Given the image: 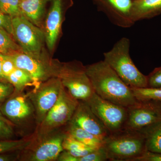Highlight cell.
Returning <instances> with one entry per match:
<instances>
[{
	"instance_id": "5b68a950",
	"label": "cell",
	"mask_w": 161,
	"mask_h": 161,
	"mask_svg": "<svg viewBox=\"0 0 161 161\" xmlns=\"http://www.w3.org/2000/svg\"><path fill=\"white\" fill-rule=\"evenodd\" d=\"M79 101L74 98L62 86L59 98L43 121L36 127V139L43 138L66 126L71 120Z\"/></svg>"
},
{
	"instance_id": "d4e9b609",
	"label": "cell",
	"mask_w": 161,
	"mask_h": 161,
	"mask_svg": "<svg viewBox=\"0 0 161 161\" xmlns=\"http://www.w3.org/2000/svg\"><path fill=\"white\" fill-rule=\"evenodd\" d=\"M21 0H0V10L12 18L21 15Z\"/></svg>"
},
{
	"instance_id": "7c38bea8",
	"label": "cell",
	"mask_w": 161,
	"mask_h": 161,
	"mask_svg": "<svg viewBox=\"0 0 161 161\" xmlns=\"http://www.w3.org/2000/svg\"><path fill=\"white\" fill-rule=\"evenodd\" d=\"M161 120L160 104L139 102L127 108L125 128L141 131Z\"/></svg>"
},
{
	"instance_id": "f546056e",
	"label": "cell",
	"mask_w": 161,
	"mask_h": 161,
	"mask_svg": "<svg viewBox=\"0 0 161 161\" xmlns=\"http://www.w3.org/2000/svg\"><path fill=\"white\" fill-rule=\"evenodd\" d=\"M16 68V67L9 55H4L2 62V71L3 77L6 80V78Z\"/></svg>"
},
{
	"instance_id": "ba28073f",
	"label": "cell",
	"mask_w": 161,
	"mask_h": 161,
	"mask_svg": "<svg viewBox=\"0 0 161 161\" xmlns=\"http://www.w3.org/2000/svg\"><path fill=\"white\" fill-rule=\"evenodd\" d=\"M85 102L111 133L125 128L127 108L101 98L96 93Z\"/></svg>"
},
{
	"instance_id": "cb8c5ba5",
	"label": "cell",
	"mask_w": 161,
	"mask_h": 161,
	"mask_svg": "<svg viewBox=\"0 0 161 161\" xmlns=\"http://www.w3.org/2000/svg\"><path fill=\"white\" fill-rule=\"evenodd\" d=\"M22 49L10 34L0 28V54L11 55Z\"/></svg>"
},
{
	"instance_id": "f1b7e54d",
	"label": "cell",
	"mask_w": 161,
	"mask_h": 161,
	"mask_svg": "<svg viewBox=\"0 0 161 161\" xmlns=\"http://www.w3.org/2000/svg\"><path fill=\"white\" fill-rule=\"evenodd\" d=\"M147 77V87H161V66L156 68Z\"/></svg>"
},
{
	"instance_id": "8d00e7d4",
	"label": "cell",
	"mask_w": 161,
	"mask_h": 161,
	"mask_svg": "<svg viewBox=\"0 0 161 161\" xmlns=\"http://www.w3.org/2000/svg\"></svg>"
},
{
	"instance_id": "8fae6325",
	"label": "cell",
	"mask_w": 161,
	"mask_h": 161,
	"mask_svg": "<svg viewBox=\"0 0 161 161\" xmlns=\"http://www.w3.org/2000/svg\"><path fill=\"white\" fill-rule=\"evenodd\" d=\"M24 91H14L0 107V111L14 125L24 126L33 119L36 120V115L28 93Z\"/></svg>"
},
{
	"instance_id": "836d02e7",
	"label": "cell",
	"mask_w": 161,
	"mask_h": 161,
	"mask_svg": "<svg viewBox=\"0 0 161 161\" xmlns=\"http://www.w3.org/2000/svg\"><path fill=\"white\" fill-rule=\"evenodd\" d=\"M4 55L0 54V80H6L3 77L2 71V62L3 58H4ZM7 81V80H6Z\"/></svg>"
},
{
	"instance_id": "1f68e13d",
	"label": "cell",
	"mask_w": 161,
	"mask_h": 161,
	"mask_svg": "<svg viewBox=\"0 0 161 161\" xmlns=\"http://www.w3.org/2000/svg\"><path fill=\"white\" fill-rule=\"evenodd\" d=\"M134 161H161V153L147 151Z\"/></svg>"
},
{
	"instance_id": "ac0fdd59",
	"label": "cell",
	"mask_w": 161,
	"mask_h": 161,
	"mask_svg": "<svg viewBox=\"0 0 161 161\" xmlns=\"http://www.w3.org/2000/svg\"><path fill=\"white\" fill-rule=\"evenodd\" d=\"M66 126L65 131L67 134L87 146L96 148L103 146V140L84 130L71 121Z\"/></svg>"
},
{
	"instance_id": "9c48e42d",
	"label": "cell",
	"mask_w": 161,
	"mask_h": 161,
	"mask_svg": "<svg viewBox=\"0 0 161 161\" xmlns=\"http://www.w3.org/2000/svg\"><path fill=\"white\" fill-rule=\"evenodd\" d=\"M62 86L59 78L53 77L28 92L29 98L35 109L36 126L43 121L57 102Z\"/></svg>"
},
{
	"instance_id": "9a60e30c",
	"label": "cell",
	"mask_w": 161,
	"mask_h": 161,
	"mask_svg": "<svg viewBox=\"0 0 161 161\" xmlns=\"http://www.w3.org/2000/svg\"><path fill=\"white\" fill-rule=\"evenodd\" d=\"M62 0H53L45 20L44 31L45 42L49 52L53 51L61 29L63 18Z\"/></svg>"
},
{
	"instance_id": "4dcf8cb0",
	"label": "cell",
	"mask_w": 161,
	"mask_h": 161,
	"mask_svg": "<svg viewBox=\"0 0 161 161\" xmlns=\"http://www.w3.org/2000/svg\"><path fill=\"white\" fill-rule=\"evenodd\" d=\"M12 19L11 16L5 14L0 10V28L6 31L13 36V30Z\"/></svg>"
},
{
	"instance_id": "6da1fadb",
	"label": "cell",
	"mask_w": 161,
	"mask_h": 161,
	"mask_svg": "<svg viewBox=\"0 0 161 161\" xmlns=\"http://www.w3.org/2000/svg\"><path fill=\"white\" fill-rule=\"evenodd\" d=\"M85 66L94 92L101 98L126 108L138 103L131 88L103 60Z\"/></svg>"
},
{
	"instance_id": "83f0119b",
	"label": "cell",
	"mask_w": 161,
	"mask_h": 161,
	"mask_svg": "<svg viewBox=\"0 0 161 161\" xmlns=\"http://www.w3.org/2000/svg\"><path fill=\"white\" fill-rule=\"evenodd\" d=\"M13 86L6 80H0V107L14 92Z\"/></svg>"
},
{
	"instance_id": "7a4b0ae2",
	"label": "cell",
	"mask_w": 161,
	"mask_h": 161,
	"mask_svg": "<svg viewBox=\"0 0 161 161\" xmlns=\"http://www.w3.org/2000/svg\"><path fill=\"white\" fill-rule=\"evenodd\" d=\"M130 41L121 38L109 51L103 53L104 61L130 88L147 87V77L140 71L130 55Z\"/></svg>"
},
{
	"instance_id": "4fadbf2b",
	"label": "cell",
	"mask_w": 161,
	"mask_h": 161,
	"mask_svg": "<svg viewBox=\"0 0 161 161\" xmlns=\"http://www.w3.org/2000/svg\"><path fill=\"white\" fill-rule=\"evenodd\" d=\"M97 9L106 15L111 23L123 28L135 24L132 19V0H93Z\"/></svg>"
},
{
	"instance_id": "e575fe53",
	"label": "cell",
	"mask_w": 161,
	"mask_h": 161,
	"mask_svg": "<svg viewBox=\"0 0 161 161\" xmlns=\"http://www.w3.org/2000/svg\"><path fill=\"white\" fill-rule=\"evenodd\" d=\"M132 1H136V0H132Z\"/></svg>"
},
{
	"instance_id": "30bf717a",
	"label": "cell",
	"mask_w": 161,
	"mask_h": 161,
	"mask_svg": "<svg viewBox=\"0 0 161 161\" xmlns=\"http://www.w3.org/2000/svg\"><path fill=\"white\" fill-rule=\"evenodd\" d=\"M9 56L17 68L30 75L33 80V89L37 87L43 81L55 77L54 60L47 56L38 58L19 52Z\"/></svg>"
},
{
	"instance_id": "277c9868",
	"label": "cell",
	"mask_w": 161,
	"mask_h": 161,
	"mask_svg": "<svg viewBox=\"0 0 161 161\" xmlns=\"http://www.w3.org/2000/svg\"><path fill=\"white\" fill-rule=\"evenodd\" d=\"M55 77L60 79L63 86L74 98L86 101L95 93L86 66L80 61L62 63L54 60Z\"/></svg>"
},
{
	"instance_id": "d6a6232c",
	"label": "cell",
	"mask_w": 161,
	"mask_h": 161,
	"mask_svg": "<svg viewBox=\"0 0 161 161\" xmlns=\"http://www.w3.org/2000/svg\"><path fill=\"white\" fill-rule=\"evenodd\" d=\"M22 150L4 153L0 154V161H15L19 159Z\"/></svg>"
},
{
	"instance_id": "d590c367",
	"label": "cell",
	"mask_w": 161,
	"mask_h": 161,
	"mask_svg": "<svg viewBox=\"0 0 161 161\" xmlns=\"http://www.w3.org/2000/svg\"><path fill=\"white\" fill-rule=\"evenodd\" d=\"M21 1H23V0H21Z\"/></svg>"
},
{
	"instance_id": "7402d4cb",
	"label": "cell",
	"mask_w": 161,
	"mask_h": 161,
	"mask_svg": "<svg viewBox=\"0 0 161 161\" xmlns=\"http://www.w3.org/2000/svg\"><path fill=\"white\" fill-rule=\"evenodd\" d=\"M133 95L139 102L161 104V87L158 88H131Z\"/></svg>"
},
{
	"instance_id": "8992f818",
	"label": "cell",
	"mask_w": 161,
	"mask_h": 161,
	"mask_svg": "<svg viewBox=\"0 0 161 161\" xmlns=\"http://www.w3.org/2000/svg\"><path fill=\"white\" fill-rule=\"evenodd\" d=\"M13 36L22 52L35 58L46 57L43 51L45 42L44 31L24 16H18L12 19Z\"/></svg>"
},
{
	"instance_id": "44dd1931",
	"label": "cell",
	"mask_w": 161,
	"mask_h": 161,
	"mask_svg": "<svg viewBox=\"0 0 161 161\" xmlns=\"http://www.w3.org/2000/svg\"><path fill=\"white\" fill-rule=\"evenodd\" d=\"M6 80L14 87L15 91H24L27 86H33V80L26 71L16 68L6 78Z\"/></svg>"
},
{
	"instance_id": "d6986e66",
	"label": "cell",
	"mask_w": 161,
	"mask_h": 161,
	"mask_svg": "<svg viewBox=\"0 0 161 161\" xmlns=\"http://www.w3.org/2000/svg\"><path fill=\"white\" fill-rule=\"evenodd\" d=\"M140 131L145 136L147 151L161 153V120Z\"/></svg>"
},
{
	"instance_id": "5bb4252c",
	"label": "cell",
	"mask_w": 161,
	"mask_h": 161,
	"mask_svg": "<svg viewBox=\"0 0 161 161\" xmlns=\"http://www.w3.org/2000/svg\"><path fill=\"white\" fill-rule=\"evenodd\" d=\"M71 121L103 140L111 134L101 121L93 113L89 106L82 101H79Z\"/></svg>"
},
{
	"instance_id": "603a6c76",
	"label": "cell",
	"mask_w": 161,
	"mask_h": 161,
	"mask_svg": "<svg viewBox=\"0 0 161 161\" xmlns=\"http://www.w3.org/2000/svg\"><path fill=\"white\" fill-rule=\"evenodd\" d=\"M34 134L20 140H0V154L27 149L35 140Z\"/></svg>"
},
{
	"instance_id": "2e32d148",
	"label": "cell",
	"mask_w": 161,
	"mask_h": 161,
	"mask_svg": "<svg viewBox=\"0 0 161 161\" xmlns=\"http://www.w3.org/2000/svg\"><path fill=\"white\" fill-rule=\"evenodd\" d=\"M161 14V0H136L133 1L132 9L134 22L150 19Z\"/></svg>"
},
{
	"instance_id": "52a82bcc",
	"label": "cell",
	"mask_w": 161,
	"mask_h": 161,
	"mask_svg": "<svg viewBox=\"0 0 161 161\" xmlns=\"http://www.w3.org/2000/svg\"><path fill=\"white\" fill-rule=\"evenodd\" d=\"M65 130L53 132L45 137L35 139L27 149L22 150L20 161H57L64 151L63 142L66 136Z\"/></svg>"
},
{
	"instance_id": "484cf974",
	"label": "cell",
	"mask_w": 161,
	"mask_h": 161,
	"mask_svg": "<svg viewBox=\"0 0 161 161\" xmlns=\"http://www.w3.org/2000/svg\"><path fill=\"white\" fill-rule=\"evenodd\" d=\"M14 126L0 111V140H12L14 134Z\"/></svg>"
},
{
	"instance_id": "e0dca14e",
	"label": "cell",
	"mask_w": 161,
	"mask_h": 161,
	"mask_svg": "<svg viewBox=\"0 0 161 161\" xmlns=\"http://www.w3.org/2000/svg\"><path fill=\"white\" fill-rule=\"evenodd\" d=\"M49 0H23L20 3L22 15L38 27H40L45 12V6Z\"/></svg>"
},
{
	"instance_id": "4316f807",
	"label": "cell",
	"mask_w": 161,
	"mask_h": 161,
	"mask_svg": "<svg viewBox=\"0 0 161 161\" xmlns=\"http://www.w3.org/2000/svg\"><path fill=\"white\" fill-rule=\"evenodd\" d=\"M108 160L106 151L102 147L90 153L87 155L76 158V161H105Z\"/></svg>"
},
{
	"instance_id": "3957f363",
	"label": "cell",
	"mask_w": 161,
	"mask_h": 161,
	"mask_svg": "<svg viewBox=\"0 0 161 161\" xmlns=\"http://www.w3.org/2000/svg\"><path fill=\"white\" fill-rule=\"evenodd\" d=\"M108 159L114 161H134L147 151L143 133L124 128L104 140Z\"/></svg>"
},
{
	"instance_id": "ffe728a7",
	"label": "cell",
	"mask_w": 161,
	"mask_h": 161,
	"mask_svg": "<svg viewBox=\"0 0 161 161\" xmlns=\"http://www.w3.org/2000/svg\"><path fill=\"white\" fill-rule=\"evenodd\" d=\"M66 136L64 139L62 146L64 150L67 151L72 156L76 158L82 157L98 149L87 146L75 139L66 132Z\"/></svg>"
}]
</instances>
